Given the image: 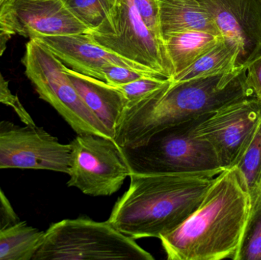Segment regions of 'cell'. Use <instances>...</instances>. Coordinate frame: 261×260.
<instances>
[{
  "label": "cell",
  "instance_id": "obj_17",
  "mask_svg": "<svg viewBox=\"0 0 261 260\" xmlns=\"http://www.w3.org/2000/svg\"><path fill=\"white\" fill-rule=\"evenodd\" d=\"M241 51L242 47L237 41L224 38L190 67L173 76L172 82L177 83L234 71L239 67L237 60Z\"/></svg>",
  "mask_w": 261,
  "mask_h": 260
},
{
  "label": "cell",
  "instance_id": "obj_9",
  "mask_svg": "<svg viewBox=\"0 0 261 260\" xmlns=\"http://www.w3.org/2000/svg\"><path fill=\"white\" fill-rule=\"evenodd\" d=\"M71 145L35 125L0 121V169H40L68 174Z\"/></svg>",
  "mask_w": 261,
  "mask_h": 260
},
{
  "label": "cell",
  "instance_id": "obj_13",
  "mask_svg": "<svg viewBox=\"0 0 261 260\" xmlns=\"http://www.w3.org/2000/svg\"><path fill=\"white\" fill-rule=\"evenodd\" d=\"M32 39L37 40L45 46L68 68L102 81H104L102 69L110 64L124 66L164 78L98 45L87 33L38 36Z\"/></svg>",
  "mask_w": 261,
  "mask_h": 260
},
{
  "label": "cell",
  "instance_id": "obj_22",
  "mask_svg": "<svg viewBox=\"0 0 261 260\" xmlns=\"http://www.w3.org/2000/svg\"><path fill=\"white\" fill-rule=\"evenodd\" d=\"M170 80L171 79L145 76L116 87L122 92L127 102H132L147 96L155 90H159L167 85Z\"/></svg>",
  "mask_w": 261,
  "mask_h": 260
},
{
  "label": "cell",
  "instance_id": "obj_21",
  "mask_svg": "<svg viewBox=\"0 0 261 260\" xmlns=\"http://www.w3.org/2000/svg\"><path fill=\"white\" fill-rule=\"evenodd\" d=\"M69 10L90 32L96 31L110 20L116 0H62Z\"/></svg>",
  "mask_w": 261,
  "mask_h": 260
},
{
  "label": "cell",
  "instance_id": "obj_20",
  "mask_svg": "<svg viewBox=\"0 0 261 260\" xmlns=\"http://www.w3.org/2000/svg\"><path fill=\"white\" fill-rule=\"evenodd\" d=\"M234 260H261V192L251 200L249 216Z\"/></svg>",
  "mask_w": 261,
  "mask_h": 260
},
{
  "label": "cell",
  "instance_id": "obj_6",
  "mask_svg": "<svg viewBox=\"0 0 261 260\" xmlns=\"http://www.w3.org/2000/svg\"><path fill=\"white\" fill-rule=\"evenodd\" d=\"M24 73L40 99L51 105L77 134L112 139L64 71V65L45 46L29 39L21 59Z\"/></svg>",
  "mask_w": 261,
  "mask_h": 260
},
{
  "label": "cell",
  "instance_id": "obj_7",
  "mask_svg": "<svg viewBox=\"0 0 261 260\" xmlns=\"http://www.w3.org/2000/svg\"><path fill=\"white\" fill-rule=\"evenodd\" d=\"M87 34L103 48L171 79L172 67L162 40L145 25L132 0H116L108 22Z\"/></svg>",
  "mask_w": 261,
  "mask_h": 260
},
{
  "label": "cell",
  "instance_id": "obj_3",
  "mask_svg": "<svg viewBox=\"0 0 261 260\" xmlns=\"http://www.w3.org/2000/svg\"><path fill=\"white\" fill-rule=\"evenodd\" d=\"M128 190L109 222L134 240L160 238L177 228L199 207L214 180L208 176L130 174Z\"/></svg>",
  "mask_w": 261,
  "mask_h": 260
},
{
  "label": "cell",
  "instance_id": "obj_25",
  "mask_svg": "<svg viewBox=\"0 0 261 260\" xmlns=\"http://www.w3.org/2000/svg\"><path fill=\"white\" fill-rule=\"evenodd\" d=\"M132 2L145 25L162 40L160 31L158 0H132Z\"/></svg>",
  "mask_w": 261,
  "mask_h": 260
},
{
  "label": "cell",
  "instance_id": "obj_28",
  "mask_svg": "<svg viewBox=\"0 0 261 260\" xmlns=\"http://www.w3.org/2000/svg\"><path fill=\"white\" fill-rule=\"evenodd\" d=\"M12 36H13L12 34L0 27V56H3L4 52L6 51L8 42L10 41Z\"/></svg>",
  "mask_w": 261,
  "mask_h": 260
},
{
  "label": "cell",
  "instance_id": "obj_23",
  "mask_svg": "<svg viewBox=\"0 0 261 260\" xmlns=\"http://www.w3.org/2000/svg\"><path fill=\"white\" fill-rule=\"evenodd\" d=\"M102 75H103L104 82L114 86L128 83L145 76L162 78L152 73L139 71V70H134L124 66L116 65V64H110L104 67L102 69Z\"/></svg>",
  "mask_w": 261,
  "mask_h": 260
},
{
  "label": "cell",
  "instance_id": "obj_15",
  "mask_svg": "<svg viewBox=\"0 0 261 260\" xmlns=\"http://www.w3.org/2000/svg\"><path fill=\"white\" fill-rule=\"evenodd\" d=\"M163 40L179 32L196 31L222 36L198 0H158Z\"/></svg>",
  "mask_w": 261,
  "mask_h": 260
},
{
  "label": "cell",
  "instance_id": "obj_29",
  "mask_svg": "<svg viewBox=\"0 0 261 260\" xmlns=\"http://www.w3.org/2000/svg\"><path fill=\"white\" fill-rule=\"evenodd\" d=\"M6 1H7V0H0V7H1V6H3Z\"/></svg>",
  "mask_w": 261,
  "mask_h": 260
},
{
  "label": "cell",
  "instance_id": "obj_5",
  "mask_svg": "<svg viewBox=\"0 0 261 260\" xmlns=\"http://www.w3.org/2000/svg\"><path fill=\"white\" fill-rule=\"evenodd\" d=\"M153 260L135 240L109 221L89 218L65 219L44 232L32 260Z\"/></svg>",
  "mask_w": 261,
  "mask_h": 260
},
{
  "label": "cell",
  "instance_id": "obj_26",
  "mask_svg": "<svg viewBox=\"0 0 261 260\" xmlns=\"http://www.w3.org/2000/svg\"><path fill=\"white\" fill-rule=\"evenodd\" d=\"M247 82L261 102V53L247 67Z\"/></svg>",
  "mask_w": 261,
  "mask_h": 260
},
{
  "label": "cell",
  "instance_id": "obj_30",
  "mask_svg": "<svg viewBox=\"0 0 261 260\" xmlns=\"http://www.w3.org/2000/svg\"><path fill=\"white\" fill-rule=\"evenodd\" d=\"M260 3H261V0H260Z\"/></svg>",
  "mask_w": 261,
  "mask_h": 260
},
{
  "label": "cell",
  "instance_id": "obj_8",
  "mask_svg": "<svg viewBox=\"0 0 261 260\" xmlns=\"http://www.w3.org/2000/svg\"><path fill=\"white\" fill-rule=\"evenodd\" d=\"M70 143L69 187L94 197L110 196L121 189L130 171L114 140L81 134Z\"/></svg>",
  "mask_w": 261,
  "mask_h": 260
},
{
  "label": "cell",
  "instance_id": "obj_4",
  "mask_svg": "<svg viewBox=\"0 0 261 260\" xmlns=\"http://www.w3.org/2000/svg\"><path fill=\"white\" fill-rule=\"evenodd\" d=\"M210 115L161 130L143 145L120 148L130 174L219 175L224 169L214 148L195 134L196 127Z\"/></svg>",
  "mask_w": 261,
  "mask_h": 260
},
{
  "label": "cell",
  "instance_id": "obj_2",
  "mask_svg": "<svg viewBox=\"0 0 261 260\" xmlns=\"http://www.w3.org/2000/svg\"><path fill=\"white\" fill-rule=\"evenodd\" d=\"M251 198L234 166L216 176L196 211L160 238L168 260L233 259L249 216Z\"/></svg>",
  "mask_w": 261,
  "mask_h": 260
},
{
  "label": "cell",
  "instance_id": "obj_18",
  "mask_svg": "<svg viewBox=\"0 0 261 260\" xmlns=\"http://www.w3.org/2000/svg\"><path fill=\"white\" fill-rule=\"evenodd\" d=\"M44 232L18 221L0 230V260H32Z\"/></svg>",
  "mask_w": 261,
  "mask_h": 260
},
{
  "label": "cell",
  "instance_id": "obj_1",
  "mask_svg": "<svg viewBox=\"0 0 261 260\" xmlns=\"http://www.w3.org/2000/svg\"><path fill=\"white\" fill-rule=\"evenodd\" d=\"M247 69L167 85L128 102L118 124L115 143L133 148L161 130L202 116L254 95L247 82Z\"/></svg>",
  "mask_w": 261,
  "mask_h": 260
},
{
  "label": "cell",
  "instance_id": "obj_24",
  "mask_svg": "<svg viewBox=\"0 0 261 260\" xmlns=\"http://www.w3.org/2000/svg\"><path fill=\"white\" fill-rule=\"evenodd\" d=\"M0 105L10 107L16 113L23 124L35 125L33 119L28 112L20 101L19 98L14 95L9 89V82L0 72Z\"/></svg>",
  "mask_w": 261,
  "mask_h": 260
},
{
  "label": "cell",
  "instance_id": "obj_19",
  "mask_svg": "<svg viewBox=\"0 0 261 260\" xmlns=\"http://www.w3.org/2000/svg\"><path fill=\"white\" fill-rule=\"evenodd\" d=\"M254 199L261 192V120L244 143L233 163Z\"/></svg>",
  "mask_w": 261,
  "mask_h": 260
},
{
  "label": "cell",
  "instance_id": "obj_16",
  "mask_svg": "<svg viewBox=\"0 0 261 260\" xmlns=\"http://www.w3.org/2000/svg\"><path fill=\"white\" fill-rule=\"evenodd\" d=\"M223 38V36L196 31L179 32L164 38L163 44L171 65L172 77L190 67Z\"/></svg>",
  "mask_w": 261,
  "mask_h": 260
},
{
  "label": "cell",
  "instance_id": "obj_14",
  "mask_svg": "<svg viewBox=\"0 0 261 260\" xmlns=\"http://www.w3.org/2000/svg\"><path fill=\"white\" fill-rule=\"evenodd\" d=\"M76 91L86 105L99 119L112 139L127 105L122 92L114 85L64 67Z\"/></svg>",
  "mask_w": 261,
  "mask_h": 260
},
{
  "label": "cell",
  "instance_id": "obj_10",
  "mask_svg": "<svg viewBox=\"0 0 261 260\" xmlns=\"http://www.w3.org/2000/svg\"><path fill=\"white\" fill-rule=\"evenodd\" d=\"M0 27L29 39L90 32L62 0H7L0 7Z\"/></svg>",
  "mask_w": 261,
  "mask_h": 260
},
{
  "label": "cell",
  "instance_id": "obj_11",
  "mask_svg": "<svg viewBox=\"0 0 261 260\" xmlns=\"http://www.w3.org/2000/svg\"><path fill=\"white\" fill-rule=\"evenodd\" d=\"M260 120L261 102L252 95L215 111L196 127L195 134L211 143L221 166L228 169Z\"/></svg>",
  "mask_w": 261,
  "mask_h": 260
},
{
  "label": "cell",
  "instance_id": "obj_27",
  "mask_svg": "<svg viewBox=\"0 0 261 260\" xmlns=\"http://www.w3.org/2000/svg\"><path fill=\"white\" fill-rule=\"evenodd\" d=\"M19 221L12 204L0 187V230Z\"/></svg>",
  "mask_w": 261,
  "mask_h": 260
},
{
  "label": "cell",
  "instance_id": "obj_12",
  "mask_svg": "<svg viewBox=\"0 0 261 260\" xmlns=\"http://www.w3.org/2000/svg\"><path fill=\"white\" fill-rule=\"evenodd\" d=\"M225 38L236 40L242 51L237 67L247 69L261 53L260 0H198Z\"/></svg>",
  "mask_w": 261,
  "mask_h": 260
}]
</instances>
